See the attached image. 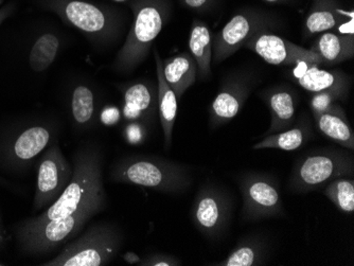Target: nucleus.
Returning a JSON list of instances; mask_svg holds the SVG:
<instances>
[{
    "instance_id": "1",
    "label": "nucleus",
    "mask_w": 354,
    "mask_h": 266,
    "mask_svg": "<svg viewBox=\"0 0 354 266\" xmlns=\"http://www.w3.org/2000/svg\"><path fill=\"white\" fill-rule=\"evenodd\" d=\"M103 194L106 193L103 184L102 154L95 146H83L73 155V178L63 193L46 211L27 221L41 223L66 218Z\"/></svg>"
},
{
    "instance_id": "2",
    "label": "nucleus",
    "mask_w": 354,
    "mask_h": 266,
    "mask_svg": "<svg viewBox=\"0 0 354 266\" xmlns=\"http://www.w3.org/2000/svg\"><path fill=\"white\" fill-rule=\"evenodd\" d=\"M109 178L162 193H183L192 184L189 167L156 156L131 155L111 167Z\"/></svg>"
},
{
    "instance_id": "3",
    "label": "nucleus",
    "mask_w": 354,
    "mask_h": 266,
    "mask_svg": "<svg viewBox=\"0 0 354 266\" xmlns=\"http://www.w3.org/2000/svg\"><path fill=\"white\" fill-rule=\"evenodd\" d=\"M105 206L106 194H103L66 218L41 223H30L26 220L16 230L19 246L24 253L30 256L51 253L64 243L75 239L93 216L105 209Z\"/></svg>"
},
{
    "instance_id": "4",
    "label": "nucleus",
    "mask_w": 354,
    "mask_h": 266,
    "mask_svg": "<svg viewBox=\"0 0 354 266\" xmlns=\"http://www.w3.org/2000/svg\"><path fill=\"white\" fill-rule=\"evenodd\" d=\"M123 244L118 226L109 222H98L44 266H102L116 258Z\"/></svg>"
},
{
    "instance_id": "5",
    "label": "nucleus",
    "mask_w": 354,
    "mask_h": 266,
    "mask_svg": "<svg viewBox=\"0 0 354 266\" xmlns=\"http://www.w3.org/2000/svg\"><path fill=\"white\" fill-rule=\"evenodd\" d=\"M353 154L342 149H320L304 155L294 164L288 188L295 193H306L323 188L336 178H352Z\"/></svg>"
},
{
    "instance_id": "6",
    "label": "nucleus",
    "mask_w": 354,
    "mask_h": 266,
    "mask_svg": "<svg viewBox=\"0 0 354 266\" xmlns=\"http://www.w3.org/2000/svg\"><path fill=\"white\" fill-rule=\"evenodd\" d=\"M134 14V23L116 59L119 70L130 71L140 64L162 31L166 19L162 6L153 0L139 3Z\"/></svg>"
},
{
    "instance_id": "7",
    "label": "nucleus",
    "mask_w": 354,
    "mask_h": 266,
    "mask_svg": "<svg viewBox=\"0 0 354 266\" xmlns=\"http://www.w3.org/2000/svg\"><path fill=\"white\" fill-rule=\"evenodd\" d=\"M232 202L230 194L220 186L201 187L193 200L191 218L196 229L208 239L222 238L230 225Z\"/></svg>"
},
{
    "instance_id": "8",
    "label": "nucleus",
    "mask_w": 354,
    "mask_h": 266,
    "mask_svg": "<svg viewBox=\"0 0 354 266\" xmlns=\"http://www.w3.org/2000/svg\"><path fill=\"white\" fill-rule=\"evenodd\" d=\"M239 187L243 198L244 221L284 216L281 193L275 178L268 174L250 172L241 176Z\"/></svg>"
},
{
    "instance_id": "9",
    "label": "nucleus",
    "mask_w": 354,
    "mask_h": 266,
    "mask_svg": "<svg viewBox=\"0 0 354 266\" xmlns=\"http://www.w3.org/2000/svg\"><path fill=\"white\" fill-rule=\"evenodd\" d=\"M73 174V167L67 162L57 142H53L39 160L33 200L35 211L55 202L71 182Z\"/></svg>"
},
{
    "instance_id": "10",
    "label": "nucleus",
    "mask_w": 354,
    "mask_h": 266,
    "mask_svg": "<svg viewBox=\"0 0 354 266\" xmlns=\"http://www.w3.org/2000/svg\"><path fill=\"white\" fill-rule=\"evenodd\" d=\"M55 142L57 137L50 125H29L6 139L1 150L3 162L17 170L28 168Z\"/></svg>"
},
{
    "instance_id": "11",
    "label": "nucleus",
    "mask_w": 354,
    "mask_h": 266,
    "mask_svg": "<svg viewBox=\"0 0 354 266\" xmlns=\"http://www.w3.org/2000/svg\"><path fill=\"white\" fill-rule=\"evenodd\" d=\"M244 46L261 57L268 64L296 65L300 61H309L314 64L323 63L311 49L302 48L270 33H258Z\"/></svg>"
},
{
    "instance_id": "12",
    "label": "nucleus",
    "mask_w": 354,
    "mask_h": 266,
    "mask_svg": "<svg viewBox=\"0 0 354 266\" xmlns=\"http://www.w3.org/2000/svg\"><path fill=\"white\" fill-rule=\"evenodd\" d=\"M59 13L73 27L95 39H107L114 30V23L106 12L82 0L64 1Z\"/></svg>"
},
{
    "instance_id": "13",
    "label": "nucleus",
    "mask_w": 354,
    "mask_h": 266,
    "mask_svg": "<svg viewBox=\"0 0 354 266\" xmlns=\"http://www.w3.org/2000/svg\"><path fill=\"white\" fill-rule=\"evenodd\" d=\"M260 29L261 23L256 17L248 14H238L232 17L212 43L214 61L220 63L234 55L246 41L260 33Z\"/></svg>"
},
{
    "instance_id": "14",
    "label": "nucleus",
    "mask_w": 354,
    "mask_h": 266,
    "mask_svg": "<svg viewBox=\"0 0 354 266\" xmlns=\"http://www.w3.org/2000/svg\"><path fill=\"white\" fill-rule=\"evenodd\" d=\"M293 75L300 86L311 93L330 91L347 93V79L343 73L319 69L314 63L300 61L296 64Z\"/></svg>"
},
{
    "instance_id": "15",
    "label": "nucleus",
    "mask_w": 354,
    "mask_h": 266,
    "mask_svg": "<svg viewBox=\"0 0 354 266\" xmlns=\"http://www.w3.org/2000/svg\"><path fill=\"white\" fill-rule=\"evenodd\" d=\"M248 87L242 83H230L218 93L210 108V125L216 128L234 119L248 97Z\"/></svg>"
},
{
    "instance_id": "16",
    "label": "nucleus",
    "mask_w": 354,
    "mask_h": 266,
    "mask_svg": "<svg viewBox=\"0 0 354 266\" xmlns=\"http://www.w3.org/2000/svg\"><path fill=\"white\" fill-rule=\"evenodd\" d=\"M162 73L176 98L180 99L185 91L196 83L198 66L192 55L185 53L166 59L162 63Z\"/></svg>"
},
{
    "instance_id": "17",
    "label": "nucleus",
    "mask_w": 354,
    "mask_h": 266,
    "mask_svg": "<svg viewBox=\"0 0 354 266\" xmlns=\"http://www.w3.org/2000/svg\"><path fill=\"white\" fill-rule=\"evenodd\" d=\"M156 61L157 88H158L159 119L164 133L165 148L169 149L172 144L173 128L177 115V98L162 73V61L156 49L154 51Z\"/></svg>"
},
{
    "instance_id": "18",
    "label": "nucleus",
    "mask_w": 354,
    "mask_h": 266,
    "mask_svg": "<svg viewBox=\"0 0 354 266\" xmlns=\"http://www.w3.org/2000/svg\"><path fill=\"white\" fill-rule=\"evenodd\" d=\"M268 244L260 236H250L241 240L230 255L214 265L258 266L263 265L268 259Z\"/></svg>"
},
{
    "instance_id": "19",
    "label": "nucleus",
    "mask_w": 354,
    "mask_h": 266,
    "mask_svg": "<svg viewBox=\"0 0 354 266\" xmlns=\"http://www.w3.org/2000/svg\"><path fill=\"white\" fill-rule=\"evenodd\" d=\"M272 115L270 129L263 137L282 132L291 126L296 115V96L290 89L278 88L268 95Z\"/></svg>"
},
{
    "instance_id": "20",
    "label": "nucleus",
    "mask_w": 354,
    "mask_h": 266,
    "mask_svg": "<svg viewBox=\"0 0 354 266\" xmlns=\"http://www.w3.org/2000/svg\"><path fill=\"white\" fill-rule=\"evenodd\" d=\"M312 137V128L307 121H300L294 128L286 129L282 132L268 135L261 142L252 146L254 150L277 149V150L296 151L307 144Z\"/></svg>"
},
{
    "instance_id": "21",
    "label": "nucleus",
    "mask_w": 354,
    "mask_h": 266,
    "mask_svg": "<svg viewBox=\"0 0 354 266\" xmlns=\"http://www.w3.org/2000/svg\"><path fill=\"white\" fill-rule=\"evenodd\" d=\"M322 59L323 63L337 64L351 59L354 53L353 35L324 33L311 48Z\"/></svg>"
},
{
    "instance_id": "22",
    "label": "nucleus",
    "mask_w": 354,
    "mask_h": 266,
    "mask_svg": "<svg viewBox=\"0 0 354 266\" xmlns=\"http://www.w3.org/2000/svg\"><path fill=\"white\" fill-rule=\"evenodd\" d=\"M189 48L191 55L196 61L198 77L206 80L212 75V37L205 23H193Z\"/></svg>"
},
{
    "instance_id": "23",
    "label": "nucleus",
    "mask_w": 354,
    "mask_h": 266,
    "mask_svg": "<svg viewBox=\"0 0 354 266\" xmlns=\"http://www.w3.org/2000/svg\"><path fill=\"white\" fill-rule=\"evenodd\" d=\"M154 88L146 83H135L124 93L125 118L138 120L151 116L155 112Z\"/></svg>"
},
{
    "instance_id": "24",
    "label": "nucleus",
    "mask_w": 354,
    "mask_h": 266,
    "mask_svg": "<svg viewBox=\"0 0 354 266\" xmlns=\"http://www.w3.org/2000/svg\"><path fill=\"white\" fill-rule=\"evenodd\" d=\"M318 130L347 150H354V134L345 113L326 112L314 115Z\"/></svg>"
},
{
    "instance_id": "25",
    "label": "nucleus",
    "mask_w": 354,
    "mask_h": 266,
    "mask_svg": "<svg viewBox=\"0 0 354 266\" xmlns=\"http://www.w3.org/2000/svg\"><path fill=\"white\" fill-rule=\"evenodd\" d=\"M59 48V39L53 33L41 35L30 51L29 63L32 70L41 73L55 61Z\"/></svg>"
},
{
    "instance_id": "26",
    "label": "nucleus",
    "mask_w": 354,
    "mask_h": 266,
    "mask_svg": "<svg viewBox=\"0 0 354 266\" xmlns=\"http://www.w3.org/2000/svg\"><path fill=\"white\" fill-rule=\"evenodd\" d=\"M71 115L77 129L88 128L95 115V96L86 85L75 87L71 97Z\"/></svg>"
},
{
    "instance_id": "27",
    "label": "nucleus",
    "mask_w": 354,
    "mask_h": 266,
    "mask_svg": "<svg viewBox=\"0 0 354 266\" xmlns=\"http://www.w3.org/2000/svg\"><path fill=\"white\" fill-rule=\"evenodd\" d=\"M324 194L331 200L336 208L344 213L354 212V180L344 176L336 178L326 186Z\"/></svg>"
},
{
    "instance_id": "28",
    "label": "nucleus",
    "mask_w": 354,
    "mask_h": 266,
    "mask_svg": "<svg viewBox=\"0 0 354 266\" xmlns=\"http://www.w3.org/2000/svg\"><path fill=\"white\" fill-rule=\"evenodd\" d=\"M341 23L342 17H336L333 12L319 10L310 14L306 23V28H307L308 35H317V33L334 29Z\"/></svg>"
},
{
    "instance_id": "29",
    "label": "nucleus",
    "mask_w": 354,
    "mask_h": 266,
    "mask_svg": "<svg viewBox=\"0 0 354 266\" xmlns=\"http://www.w3.org/2000/svg\"><path fill=\"white\" fill-rule=\"evenodd\" d=\"M345 93L341 91H322V93H314L311 100V108L313 115L322 114V113H345L344 109L339 106L336 100L343 98Z\"/></svg>"
},
{
    "instance_id": "30",
    "label": "nucleus",
    "mask_w": 354,
    "mask_h": 266,
    "mask_svg": "<svg viewBox=\"0 0 354 266\" xmlns=\"http://www.w3.org/2000/svg\"><path fill=\"white\" fill-rule=\"evenodd\" d=\"M139 265L143 266H180L182 265L180 260L168 254L154 253L149 255L140 262Z\"/></svg>"
},
{
    "instance_id": "31",
    "label": "nucleus",
    "mask_w": 354,
    "mask_h": 266,
    "mask_svg": "<svg viewBox=\"0 0 354 266\" xmlns=\"http://www.w3.org/2000/svg\"><path fill=\"white\" fill-rule=\"evenodd\" d=\"M339 35H354V23L353 19H350L349 21L346 23H341L339 25Z\"/></svg>"
},
{
    "instance_id": "32",
    "label": "nucleus",
    "mask_w": 354,
    "mask_h": 266,
    "mask_svg": "<svg viewBox=\"0 0 354 266\" xmlns=\"http://www.w3.org/2000/svg\"><path fill=\"white\" fill-rule=\"evenodd\" d=\"M119 112L116 108H107L105 109L102 115V119L105 122H115L118 119Z\"/></svg>"
},
{
    "instance_id": "33",
    "label": "nucleus",
    "mask_w": 354,
    "mask_h": 266,
    "mask_svg": "<svg viewBox=\"0 0 354 266\" xmlns=\"http://www.w3.org/2000/svg\"><path fill=\"white\" fill-rule=\"evenodd\" d=\"M8 241H9V236H8L7 230L3 226V218H1V213H0V248L6 246Z\"/></svg>"
},
{
    "instance_id": "34",
    "label": "nucleus",
    "mask_w": 354,
    "mask_h": 266,
    "mask_svg": "<svg viewBox=\"0 0 354 266\" xmlns=\"http://www.w3.org/2000/svg\"><path fill=\"white\" fill-rule=\"evenodd\" d=\"M184 1L187 6L192 8V9H201L208 3V0H184Z\"/></svg>"
},
{
    "instance_id": "35",
    "label": "nucleus",
    "mask_w": 354,
    "mask_h": 266,
    "mask_svg": "<svg viewBox=\"0 0 354 266\" xmlns=\"http://www.w3.org/2000/svg\"><path fill=\"white\" fill-rule=\"evenodd\" d=\"M10 10L8 8H5V9L1 10L0 11V23H3V19L9 15Z\"/></svg>"
},
{
    "instance_id": "36",
    "label": "nucleus",
    "mask_w": 354,
    "mask_h": 266,
    "mask_svg": "<svg viewBox=\"0 0 354 266\" xmlns=\"http://www.w3.org/2000/svg\"><path fill=\"white\" fill-rule=\"evenodd\" d=\"M266 1H268V3H276L278 0H266Z\"/></svg>"
},
{
    "instance_id": "37",
    "label": "nucleus",
    "mask_w": 354,
    "mask_h": 266,
    "mask_svg": "<svg viewBox=\"0 0 354 266\" xmlns=\"http://www.w3.org/2000/svg\"><path fill=\"white\" fill-rule=\"evenodd\" d=\"M3 182H3V178H0V184H3Z\"/></svg>"
},
{
    "instance_id": "38",
    "label": "nucleus",
    "mask_w": 354,
    "mask_h": 266,
    "mask_svg": "<svg viewBox=\"0 0 354 266\" xmlns=\"http://www.w3.org/2000/svg\"><path fill=\"white\" fill-rule=\"evenodd\" d=\"M3 265H5V264H3V263H1V262H0V266H3Z\"/></svg>"
},
{
    "instance_id": "39",
    "label": "nucleus",
    "mask_w": 354,
    "mask_h": 266,
    "mask_svg": "<svg viewBox=\"0 0 354 266\" xmlns=\"http://www.w3.org/2000/svg\"><path fill=\"white\" fill-rule=\"evenodd\" d=\"M1 3H3V0H0V5H1Z\"/></svg>"
},
{
    "instance_id": "40",
    "label": "nucleus",
    "mask_w": 354,
    "mask_h": 266,
    "mask_svg": "<svg viewBox=\"0 0 354 266\" xmlns=\"http://www.w3.org/2000/svg\"><path fill=\"white\" fill-rule=\"evenodd\" d=\"M117 1H123V0H117Z\"/></svg>"
}]
</instances>
